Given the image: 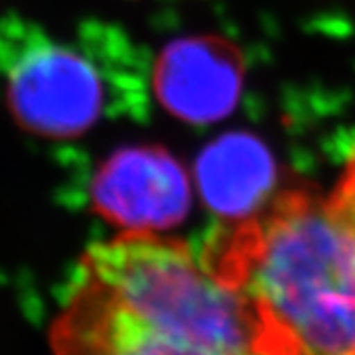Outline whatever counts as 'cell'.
<instances>
[{
  "instance_id": "cell-1",
  "label": "cell",
  "mask_w": 355,
  "mask_h": 355,
  "mask_svg": "<svg viewBox=\"0 0 355 355\" xmlns=\"http://www.w3.org/2000/svg\"><path fill=\"white\" fill-rule=\"evenodd\" d=\"M51 355H254L239 296L186 243L123 231L77 261Z\"/></svg>"
},
{
  "instance_id": "cell-2",
  "label": "cell",
  "mask_w": 355,
  "mask_h": 355,
  "mask_svg": "<svg viewBox=\"0 0 355 355\" xmlns=\"http://www.w3.org/2000/svg\"><path fill=\"white\" fill-rule=\"evenodd\" d=\"M200 257L245 306L254 355H355V227L331 198L288 191Z\"/></svg>"
},
{
  "instance_id": "cell-3",
  "label": "cell",
  "mask_w": 355,
  "mask_h": 355,
  "mask_svg": "<svg viewBox=\"0 0 355 355\" xmlns=\"http://www.w3.org/2000/svg\"><path fill=\"white\" fill-rule=\"evenodd\" d=\"M60 40L20 16L0 18V99L20 127L46 139H73L128 103L119 95V71L95 48Z\"/></svg>"
},
{
  "instance_id": "cell-4",
  "label": "cell",
  "mask_w": 355,
  "mask_h": 355,
  "mask_svg": "<svg viewBox=\"0 0 355 355\" xmlns=\"http://www.w3.org/2000/svg\"><path fill=\"white\" fill-rule=\"evenodd\" d=\"M190 184L162 148L135 146L114 153L91 184L93 209L125 231L156 233L178 225L190 209Z\"/></svg>"
},
{
  "instance_id": "cell-5",
  "label": "cell",
  "mask_w": 355,
  "mask_h": 355,
  "mask_svg": "<svg viewBox=\"0 0 355 355\" xmlns=\"http://www.w3.org/2000/svg\"><path fill=\"white\" fill-rule=\"evenodd\" d=\"M154 91L178 119L214 123L239 101L243 62L229 42L190 38L170 44L154 67Z\"/></svg>"
},
{
  "instance_id": "cell-6",
  "label": "cell",
  "mask_w": 355,
  "mask_h": 355,
  "mask_svg": "<svg viewBox=\"0 0 355 355\" xmlns=\"http://www.w3.org/2000/svg\"><path fill=\"white\" fill-rule=\"evenodd\" d=\"M200 191L221 216H251L275 184V162L251 135H227L198 160Z\"/></svg>"
},
{
  "instance_id": "cell-7",
  "label": "cell",
  "mask_w": 355,
  "mask_h": 355,
  "mask_svg": "<svg viewBox=\"0 0 355 355\" xmlns=\"http://www.w3.org/2000/svg\"><path fill=\"white\" fill-rule=\"evenodd\" d=\"M330 198L331 202L338 205V209L352 221V225L355 227V153L352 162L345 168L342 182L338 184V188Z\"/></svg>"
}]
</instances>
